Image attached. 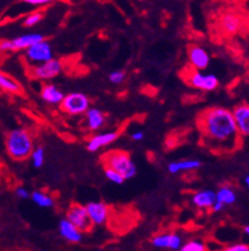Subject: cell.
Masks as SVG:
<instances>
[{
  "label": "cell",
  "instance_id": "6da1fadb",
  "mask_svg": "<svg viewBox=\"0 0 249 251\" xmlns=\"http://www.w3.org/2000/svg\"><path fill=\"white\" fill-rule=\"evenodd\" d=\"M202 140L214 152H234L242 142L233 114L225 107H210L197 119Z\"/></svg>",
  "mask_w": 249,
  "mask_h": 251
},
{
  "label": "cell",
  "instance_id": "7a4b0ae2",
  "mask_svg": "<svg viewBox=\"0 0 249 251\" xmlns=\"http://www.w3.org/2000/svg\"><path fill=\"white\" fill-rule=\"evenodd\" d=\"M8 154L16 161H23L31 156L33 151V139L25 129H13L5 139Z\"/></svg>",
  "mask_w": 249,
  "mask_h": 251
},
{
  "label": "cell",
  "instance_id": "3957f363",
  "mask_svg": "<svg viewBox=\"0 0 249 251\" xmlns=\"http://www.w3.org/2000/svg\"><path fill=\"white\" fill-rule=\"evenodd\" d=\"M102 162L106 167L117 171L125 180L133 178L137 172L136 165L130 154L123 151H111L102 157Z\"/></svg>",
  "mask_w": 249,
  "mask_h": 251
},
{
  "label": "cell",
  "instance_id": "277c9868",
  "mask_svg": "<svg viewBox=\"0 0 249 251\" xmlns=\"http://www.w3.org/2000/svg\"><path fill=\"white\" fill-rule=\"evenodd\" d=\"M89 107H91V100L88 99V96L82 92L69 93V95L64 96L63 101H61L63 111L73 115V116L84 115Z\"/></svg>",
  "mask_w": 249,
  "mask_h": 251
},
{
  "label": "cell",
  "instance_id": "5b68a950",
  "mask_svg": "<svg viewBox=\"0 0 249 251\" xmlns=\"http://www.w3.org/2000/svg\"><path fill=\"white\" fill-rule=\"evenodd\" d=\"M25 56L32 65H38V64L51 60L54 57V54H52L50 42L44 38L42 41L36 42L28 49H25Z\"/></svg>",
  "mask_w": 249,
  "mask_h": 251
},
{
  "label": "cell",
  "instance_id": "8992f818",
  "mask_svg": "<svg viewBox=\"0 0 249 251\" xmlns=\"http://www.w3.org/2000/svg\"><path fill=\"white\" fill-rule=\"evenodd\" d=\"M61 72H63V64H61V61L52 57L51 60L35 65V68L32 70V75L35 76L36 79L50 80L56 78Z\"/></svg>",
  "mask_w": 249,
  "mask_h": 251
},
{
  "label": "cell",
  "instance_id": "52a82bcc",
  "mask_svg": "<svg viewBox=\"0 0 249 251\" xmlns=\"http://www.w3.org/2000/svg\"><path fill=\"white\" fill-rule=\"evenodd\" d=\"M67 220L73 223L74 226L78 229H80L82 232H88L89 229L91 228V220H89L87 209L84 205L80 204H71L70 208L67 212Z\"/></svg>",
  "mask_w": 249,
  "mask_h": 251
},
{
  "label": "cell",
  "instance_id": "ba28073f",
  "mask_svg": "<svg viewBox=\"0 0 249 251\" xmlns=\"http://www.w3.org/2000/svg\"><path fill=\"white\" fill-rule=\"evenodd\" d=\"M187 83L193 88L210 92L218 88L219 79L214 74H202L200 70H195L187 76Z\"/></svg>",
  "mask_w": 249,
  "mask_h": 251
},
{
  "label": "cell",
  "instance_id": "9c48e42d",
  "mask_svg": "<svg viewBox=\"0 0 249 251\" xmlns=\"http://www.w3.org/2000/svg\"><path fill=\"white\" fill-rule=\"evenodd\" d=\"M152 245L157 249H161V250L178 251L183 245V239L182 236L176 232L160 233L152 240Z\"/></svg>",
  "mask_w": 249,
  "mask_h": 251
},
{
  "label": "cell",
  "instance_id": "30bf717a",
  "mask_svg": "<svg viewBox=\"0 0 249 251\" xmlns=\"http://www.w3.org/2000/svg\"><path fill=\"white\" fill-rule=\"evenodd\" d=\"M85 209H87L91 225L102 226L107 222L108 216H110V209H108L107 204L102 203V201H91L85 205Z\"/></svg>",
  "mask_w": 249,
  "mask_h": 251
},
{
  "label": "cell",
  "instance_id": "8fae6325",
  "mask_svg": "<svg viewBox=\"0 0 249 251\" xmlns=\"http://www.w3.org/2000/svg\"><path fill=\"white\" fill-rule=\"evenodd\" d=\"M234 121L237 125L240 137L246 138L249 135V106L247 103H240L231 110Z\"/></svg>",
  "mask_w": 249,
  "mask_h": 251
},
{
  "label": "cell",
  "instance_id": "7c38bea8",
  "mask_svg": "<svg viewBox=\"0 0 249 251\" xmlns=\"http://www.w3.org/2000/svg\"><path fill=\"white\" fill-rule=\"evenodd\" d=\"M118 131H106V133L97 134L93 135L91 139L88 140L87 148L89 152H98L99 150L104 148V147L110 146L111 143H113L114 140L118 138Z\"/></svg>",
  "mask_w": 249,
  "mask_h": 251
},
{
  "label": "cell",
  "instance_id": "4fadbf2b",
  "mask_svg": "<svg viewBox=\"0 0 249 251\" xmlns=\"http://www.w3.org/2000/svg\"><path fill=\"white\" fill-rule=\"evenodd\" d=\"M189 63L196 70H204L210 64V55L201 46H191L188 51Z\"/></svg>",
  "mask_w": 249,
  "mask_h": 251
},
{
  "label": "cell",
  "instance_id": "5bb4252c",
  "mask_svg": "<svg viewBox=\"0 0 249 251\" xmlns=\"http://www.w3.org/2000/svg\"><path fill=\"white\" fill-rule=\"evenodd\" d=\"M243 25V19L237 13H225L220 19L221 29L227 33V35H235L240 31Z\"/></svg>",
  "mask_w": 249,
  "mask_h": 251
},
{
  "label": "cell",
  "instance_id": "9a60e30c",
  "mask_svg": "<svg viewBox=\"0 0 249 251\" xmlns=\"http://www.w3.org/2000/svg\"><path fill=\"white\" fill-rule=\"evenodd\" d=\"M59 232H60L63 239H65L69 242H73V244H78L83 239L82 231L76 228L73 223L68 221L67 218H64V220L59 222Z\"/></svg>",
  "mask_w": 249,
  "mask_h": 251
},
{
  "label": "cell",
  "instance_id": "2e32d148",
  "mask_svg": "<svg viewBox=\"0 0 249 251\" xmlns=\"http://www.w3.org/2000/svg\"><path fill=\"white\" fill-rule=\"evenodd\" d=\"M216 201V193L210 189H204L192 195V204L200 209H208Z\"/></svg>",
  "mask_w": 249,
  "mask_h": 251
},
{
  "label": "cell",
  "instance_id": "e0dca14e",
  "mask_svg": "<svg viewBox=\"0 0 249 251\" xmlns=\"http://www.w3.org/2000/svg\"><path fill=\"white\" fill-rule=\"evenodd\" d=\"M85 121H87V127L91 131H97L101 127H103L104 123H106V116L99 108H91L89 107L85 112Z\"/></svg>",
  "mask_w": 249,
  "mask_h": 251
},
{
  "label": "cell",
  "instance_id": "ac0fdd59",
  "mask_svg": "<svg viewBox=\"0 0 249 251\" xmlns=\"http://www.w3.org/2000/svg\"><path fill=\"white\" fill-rule=\"evenodd\" d=\"M201 161L199 159H183V161H176V162H170L168 165V171L170 174H180L183 171H193L201 167Z\"/></svg>",
  "mask_w": 249,
  "mask_h": 251
},
{
  "label": "cell",
  "instance_id": "d6986e66",
  "mask_svg": "<svg viewBox=\"0 0 249 251\" xmlns=\"http://www.w3.org/2000/svg\"><path fill=\"white\" fill-rule=\"evenodd\" d=\"M64 93L54 84H45L41 89V97L45 102L51 105H59L64 99Z\"/></svg>",
  "mask_w": 249,
  "mask_h": 251
},
{
  "label": "cell",
  "instance_id": "ffe728a7",
  "mask_svg": "<svg viewBox=\"0 0 249 251\" xmlns=\"http://www.w3.org/2000/svg\"><path fill=\"white\" fill-rule=\"evenodd\" d=\"M44 38L45 37L41 33H28V35L19 36V37H16L12 40L13 49H14V51L25 50V49H28L33 44H36V42L42 41Z\"/></svg>",
  "mask_w": 249,
  "mask_h": 251
},
{
  "label": "cell",
  "instance_id": "44dd1931",
  "mask_svg": "<svg viewBox=\"0 0 249 251\" xmlns=\"http://www.w3.org/2000/svg\"><path fill=\"white\" fill-rule=\"evenodd\" d=\"M216 193V201L221 203L224 207H227V205H233V204L237 203L238 197L237 193L233 188H230L229 185H224L221 186Z\"/></svg>",
  "mask_w": 249,
  "mask_h": 251
},
{
  "label": "cell",
  "instance_id": "7402d4cb",
  "mask_svg": "<svg viewBox=\"0 0 249 251\" xmlns=\"http://www.w3.org/2000/svg\"><path fill=\"white\" fill-rule=\"evenodd\" d=\"M0 88L6 91V92L19 93L21 92V84L17 82L13 76L0 72Z\"/></svg>",
  "mask_w": 249,
  "mask_h": 251
},
{
  "label": "cell",
  "instance_id": "603a6c76",
  "mask_svg": "<svg viewBox=\"0 0 249 251\" xmlns=\"http://www.w3.org/2000/svg\"><path fill=\"white\" fill-rule=\"evenodd\" d=\"M33 203L37 204L40 208H52L55 204L54 198H51L50 195L44 193V191H33L31 195Z\"/></svg>",
  "mask_w": 249,
  "mask_h": 251
},
{
  "label": "cell",
  "instance_id": "cb8c5ba5",
  "mask_svg": "<svg viewBox=\"0 0 249 251\" xmlns=\"http://www.w3.org/2000/svg\"><path fill=\"white\" fill-rule=\"evenodd\" d=\"M178 251H207V248H206L205 242H202L201 240H191V241L183 244Z\"/></svg>",
  "mask_w": 249,
  "mask_h": 251
},
{
  "label": "cell",
  "instance_id": "d4e9b609",
  "mask_svg": "<svg viewBox=\"0 0 249 251\" xmlns=\"http://www.w3.org/2000/svg\"><path fill=\"white\" fill-rule=\"evenodd\" d=\"M29 157L32 158V163H33V166H35L36 169H40V167H42L45 163V150L42 147L33 148V151H32L31 156Z\"/></svg>",
  "mask_w": 249,
  "mask_h": 251
},
{
  "label": "cell",
  "instance_id": "484cf974",
  "mask_svg": "<svg viewBox=\"0 0 249 251\" xmlns=\"http://www.w3.org/2000/svg\"><path fill=\"white\" fill-rule=\"evenodd\" d=\"M104 175H106V177H107L111 182H113V184L121 185L125 181V178H123L122 175H120V174L117 171H114V170L108 169V167L104 169Z\"/></svg>",
  "mask_w": 249,
  "mask_h": 251
},
{
  "label": "cell",
  "instance_id": "4316f807",
  "mask_svg": "<svg viewBox=\"0 0 249 251\" xmlns=\"http://www.w3.org/2000/svg\"><path fill=\"white\" fill-rule=\"evenodd\" d=\"M42 18H44V16H42L40 12L31 13V14H28V16L25 17L23 25H24L25 27H33V25H38V23L41 22Z\"/></svg>",
  "mask_w": 249,
  "mask_h": 251
},
{
  "label": "cell",
  "instance_id": "83f0119b",
  "mask_svg": "<svg viewBox=\"0 0 249 251\" xmlns=\"http://www.w3.org/2000/svg\"><path fill=\"white\" fill-rule=\"evenodd\" d=\"M125 78H126V74L123 70H114L110 74V82L113 83V84H121L125 80Z\"/></svg>",
  "mask_w": 249,
  "mask_h": 251
},
{
  "label": "cell",
  "instance_id": "f1b7e54d",
  "mask_svg": "<svg viewBox=\"0 0 249 251\" xmlns=\"http://www.w3.org/2000/svg\"><path fill=\"white\" fill-rule=\"evenodd\" d=\"M218 251H249V246L247 244H235V245L227 246Z\"/></svg>",
  "mask_w": 249,
  "mask_h": 251
},
{
  "label": "cell",
  "instance_id": "f546056e",
  "mask_svg": "<svg viewBox=\"0 0 249 251\" xmlns=\"http://www.w3.org/2000/svg\"><path fill=\"white\" fill-rule=\"evenodd\" d=\"M0 51H3V52L14 51L12 45V40H3V41H0Z\"/></svg>",
  "mask_w": 249,
  "mask_h": 251
},
{
  "label": "cell",
  "instance_id": "4dcf8cb0",
  "mask_svg": "<svg viewBox=\"0 0 249 251\" xmlns=\"http://www.w3.org/2000/svg\"><path fill=\"white\" fill-rule=\"evenodd\" d=\"M16 195L19 199H28V198H31V193H29L25 188H23V186H19V188L17 189Z\"/></svg>",
  "mask_w": 249,
  "mask_h": 251
},
{
  "label": "cell",
  "instance_id": "1f68e13d",
  "mask_svg": "<svg viewBox=\"0 0 249 251\" xmlns=\"http://www.w3.org/2000/svg\"><path fill=\"white\" fill-rule=\"evenodd\" d=\"M22 1L25 4H29V5H46L54 0H22Z\"/></svg>",
  "mask_w": 249,
  "mask_h": 251
},
{
  "label": "cell",
  "instance_id": "d6a6232c",
  "mask_svg": "<svg viewBox=\"0 0 249 251\" xmlns=\"http://www.w3.org/2000/svg\"><path fill=\"white\" fill-rule=\"evenodd\" d=\"M131 138H133V140L140 142V140L144 139V131H135V133L131 134Z\"/></svg>",
  "mask_w": 249,
  "mask_h": 251
},
{
  "label": "cell",
  "instance_id": "836d02e7",
  "mask_svg": "<svg viewBox=\"0 0 249 251\" xmlns=\"http://www.w3.org/2000/svg\"><path fill=\"white\" fill-rule=\"evenodd\" d=\"M244 184H246L247 186L249 185V176L248 175H246V177H244Z\"/></svg>",
  "mask_w": 249,
  "mask_h": 251
},
{
  "label": "cell",
  "instance_id": "e575fe53",
  "mask_svg": "<svg viewBox=\"0 0 249 251\" xmlns=\"http://www.w3.org/2000/svg\"><path fill=\"white\" fill-rule=\"evenodd\" d=\"M244 233H246V235H249V227L248 226L244 227Z\"/></svg>",
  "mask_w": 249,
  "mask_h": 251
}]
</instances>
